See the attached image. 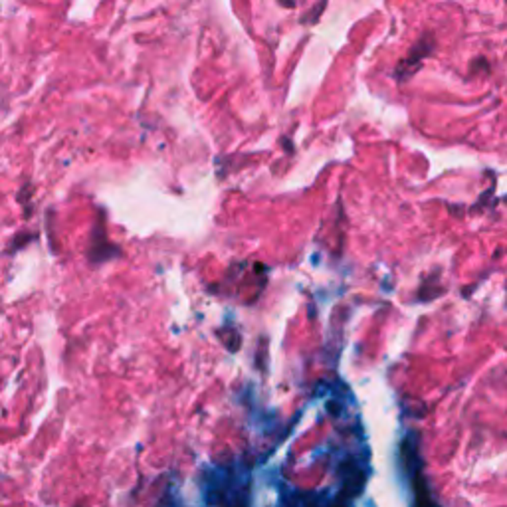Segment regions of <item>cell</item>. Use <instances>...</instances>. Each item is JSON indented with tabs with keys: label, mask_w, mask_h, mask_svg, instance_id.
Instances as JSON below:
<instances>
[{
	"label": "cell",
	"mask_w": 507,
	"mask_h": 507,
	"mask_svg": "<svg viewBox=\"0 0 507 507\" xmlns=\"http://www.w3.org/2000/svg\"><path fill=\"white\" fill-rule=\"evenodd\" d=\"M432 48H434V38H432V34L422 36L418 42L412 46L410 54L404 60H401V64L397 66V71H394L397 80L399 82H406L410 75H414L418 71L420 66H422L424 58L432 52Z\"/></svg>",
	"instance_id": "6da1fadb"
},
{
	"label": "cell",
	"mask_w": 507,
	"mask_h": 507,
	"mask_svg": "<svg viewBox=\"0 0 507 507\" xmlns=\"http://www.w3.org/2000/svg\"><path fill=\"white\" fill-rule=\"evenodd\" d=\"M325 4H327V0H321V2H319V6H315L314 10H311L309 18H305V22H317V20H319V14H321V12H323V8H325Z\"/></svg>",
	"instance_id": "7a4b0ae2"
}]
</instances>
